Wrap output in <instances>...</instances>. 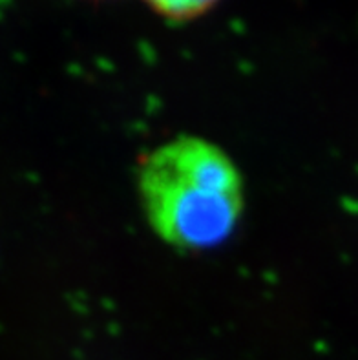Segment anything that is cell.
Wrapping results in <instances>:
<instances>
[{"mask_svg":"<svg viewBox=\"0 0 358 360\" xmlns=\"http://www.w3.org/2000/svg\"><path fill=\"white\" fill-rule=\"evenodd\" d=\"M137 196L150 229L165 243L207 251L236 231L245 185L222 146L198 136H177L139 160Z\"/></svg>","mask_w":358,"mask_h":360,"instance_id":"6da1fadb","label":"cell"},{"mask_svg":"<svg viewBox=\"0 0 358 360\" xmlns=\"http://www.w3.org/2000/svg\"><path fill=\"white\" fill-rule=\"evenodd\" d=\"M150 9L170 22H188L209 13L219 0H145Z\"/></svg>","mask_w":358,"mask_h":360,"instance_id":"7a4b0ae2","label":"cell"}]
</instances>
